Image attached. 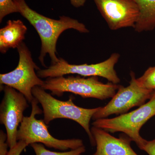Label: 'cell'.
Wrapping results in <instances>:
<instances>
[{
  "label": "cell",
  "instance_id": "3957f363",
  "mask_svg": "<svg viewBox=\"0 0 155 155\" xmlns=\"http://www.w3.org/2000/svg\"><path fill=\"white\" fill-rule=\"evenodd\" d=\"M119 86L110 82L103 83L97 76L85 78L78 75L48 78L41 87L58 97L62 96L64 93L70 92L83 98L104 100L113 97Z\"/></svg>",
  "mask_w": 155,
  "mask_h": 155
},
{
  "label": "cell",
  "instance_id": "8992f818",
  "mask_svg": "<svg viewBox=\"0 0 155 155\" xmlns=\"http://www.w3.org/2000/svg\"><path fill=\"white\" fill-rule=\"evenodd\" d=\"M120 55L117 53L112 54L106 61L96 64H70L62 58L54 64H51L46 69L37 71L40 78H48L63 76L68 74H77L84 77L97 76L106 78L109 82L118 84L120 82L115 69Z\"/></svg>",
  "mask_w": 155,
  "mask_h": 155
},
{
  "label": "cell",
  "instance_id": "ba28073f",
  "mask_svg": "<svg viewBox=\"0 0 155 155\" xmlns=\"http://www.w3.org/2000/svg\"><path fill=\"white\" fill-rule=\"evenodd\" d=\"M131 80L129 85H120L112 100L104 107H100L92 117L94 120L107 118L112 115H122L127 113L131 108L140 107L149 100L154 91L140 87L137 84L135 74L130 73Z\"/></svg>",
  "mask_w": 155,
  "mask_h": 155
},
{
  "label": "cell",
  "instance_id": "5b68a950",
  "mask_svg": "<svg viewBox=\"0 0 155 155\" xmlns=\"http://www.w3.org/2000/svg\"><path fill=\"white\" fill-rule=\"evenodd\" d=\"M38 103L35 97L31 103L30 116H24L19 126L17 141H24L28 146L34 143H41L48 147L64 151L76 149L84 146L83 141L80 139L61 140L53 137L44 120H38L35 118L36 115L41 114L43 112L39 107Z\"/></svg>",
  "mask_w": 155,
  "mask_h": 155
},
{
  "label": "cell",
  "instance_id": "e0dca14e",
  "mask_svg": "<svg viewBox=\"0 0 155 155\" xmlns=\"http://www.w3.org/2000/svg\"><path fill=\"white\" fill-rule=\"evenodd\" d=\"M7 134H5L1 130L0 131V155H8L9 151H8V144L7 142Z\"/></svg>",
  "mask_w": 155,
  "mask_h": 155
},
{
  "label": "cell",
  "instance_id": "4fadbf2b",
  "mask_svg": "<svg viewBox=\"0 0 155 155\" xmlns=\"http://www.w3.org/2000/svg\"><path fill=\"white\" fill-rule=\"evenodd\" d=\"M139 11V17L136 23V32L151 31L155 28V0H133Z\"/></svg>",
  "mask_w": 155,
  "mask_h": 155
},
{
  "label": "cell",
  "instance_id": "7a4b0ae2",
  "mask_svg": "<svg viewBox=\"0 0 155 155\" xmlns=\"http://www.w3.org/2000/svg\"><path fill=\"white\" fill-rule=\"evenodd\" d=\"M32 94L41 104L44 114L43 120L46 125L57 119L73 120L79 124L86 131L91 145L95 146V142L90 127V122L100 107L93 109L81 107L73 103L72 97H70L67 101H60L48 93L41 86L34 87Z\"/></svg>",
  "mask_w": 155,
  "mask_h": 155
},
{
  "label": "cell",
  "instance_id": "8fae6325",
  "mask_svg": "<svg viewBox=\"0 0 155 155\" xmlns=\"http://www.w3.org/2000/svg\"><path fill=\"white\" fill-rule=\"evenodd\" d=\"M91 130L96 146V150L93 155H138L131 147L132 140L127 135L117 138L94 126Z\"/></svg>",
  "mask_w": 155,
  "mask_h": 155
},
{
  "label": "cell",
  "instance_id": "d6986e66",
  "mask_svg": "<svg viewBox=\"0 0 155 155\" xmlns=\"http://www.w3.org/2000/svg\"><path fill=\"white\" fill-rule=\"evenodd\" d=\"M141 150L144 151L149 155H155V138L150 141L146 140Z\"/></svg>",
  "mask_w": 155,
  "mask_h": 155
},
{
  "label": "cell",
  "instance_id": "277c9868",
  "mask_svg": "<svg viewBox=\"0 0 155 155\" xmlns=\"http://www.w3.org/2000/svg\"><path fill=\"white\" fill-rule=\"evenodd\" d=\"M154 116L155 90L149 101L136 110L115 118L97 119L93 122L92 125L111 133L122 132L131 139L141 150L147 140L140 136V129Z\"/></svg>",
  "mask_w": 155,
  "mask_h": 155
},
{
  "label": "cell",
  "instance_id": "ffe728a7",
  "mask_svg": "<svg viewBox=\"0 0 155 155\" xmlns=\"http://www.w3.org/2000/svg\"><path fill=\"white\" fill-rule=\"evenodd\" d=\"M70 2L73 7L78 8L84 6L86 0H70Z\"/></svg>",
  "mask_w": 155,
  "mask_h": 155
},
{
  "label": "cell",
  "instance_id": "ac0fdd59",
  "mask_svg": "<svg viewBox=\"0 0 155 155\" xmlns=\"http://www.w3.org/2000/svg\"><path fill=\"white\" fill-rule=\"evenodd\" d=\"M28 146L24 141H18L15 146L10 149L8 155H20Z\"/></svg>",
  "mask_w": 155,
  "mask_h": 155
},
{
  "label": "cell",
  "instance_id": "30bf717a",
  "mask_svg": "<svg viewBox=\"0 0 155 155\" xmlns=\"http://www.w3.org/2000/svg\"><path fill=\"white\" fill-rule=\"evenodd\" d=\"M111 30L134 28L139 11L133 0H93Z\"/></svg>",
  "mask_w": 155,
  "mask_h": 155
},
{
  "label": "cell",
  "instance_id": "9a60e30c",
  "mask_svg": "<svg viewBox=\"0 0 155 155\" xmlns=\"http://www.w3.org/2000/svg\"><path fill=\"white\" fill-rule=\"evenodd\" d=\"M140 87L149 90H155V66L147 69L141 77L136 79Z\"/></svg>",
  "mask_w": 155,
  "mask_h": 155
},
{
  "label": "cell",
  "instance_id": "7c38bea8",
  "mask_svg": "<svg viewBox=\"0 0 155 155\" xmlns=\"http://www.w3.org/2000/svg\"><path fill=\"white\" fill-rule=\"evenodd\" d=\"M27 28L21 20H9L0 29V51L5 54L11 48H18L25 38Z\"/></svg>",
  "mask_w": 155,
  "mask_h": 155
},
{
  "label": "cell",
  "instance_id": "52a82bcc",
  "mask_svg": "<svg viewBox=\"0 0 155 155\" xmlns=\"http://www.w3.org/2000/svg\"><path fill=\"white\" fill-rule=\"evenodd\" d=\"M17 49L19 54L18 65L13 71L1 74L0 84L18 91L31 103L34 98L32 89L36 86H42L44 81L36 74L35 70L40 69L34 62L31 53L25 44L22 42Z\"/></svg>",
  "mask_w": 155,
  "mask_h": 155
},
{
  "label": "cell",
  "instance_id": "5bb4252c",
  "mask_svg": "<svg viewBox=\"0 0 155 155\" xmlns=\"http://www.w3.org/2000/svg\"><path fill=\"white\" fill-rule=\"evenodd\" d=\"M36 155H81L86 151L84 145L76 149L71 150L69 151H52L46 149L44 145L41 143H34L30 145Z\"/></svg>",
  "mask_w": 155,
  "mask_h": 155
},
{
  "label": "cell",
  "instance_id": "2e32d148",
  "mask_svg": "<svg viewBox=\"0 0 155 155\" xmlns=\"http://www.w3.org/2000/svg\"><path fill=\"white\" fill-rule=\"evenodd\" d=\"M14 13L18 11L13 0H0V22L7 15Z\"/></svg>",
  "mask_w": 155,
  "mask_h": 155
},
{
  "label": "cell",
  "instance_id": "6da1fadb",
  "mask_svg": "<svg viewBox=\"0 0 155 155\" xmlns=\"http://www.w3.org/2000/svg\"><path fill=\"white\" fill-rule=\"evenodd\" d=\"M18 13L30 22L37 31L41 42V51L38 59L45 68V57L48 54L52 64L59 61L56 55V45L59 37L65 30L74 29L81 33H88V29L83 23L67 16L59 17L58 20L51 19L39 14L31 8L25 0H13Z\"/></svg>",
  "mask_w": 155,
  "mask_h": 155
},
{
  "label": "cell",
  "instance_id": "9c48e42d",
  "mask_svg": "<svg viewBox=\"0 0 155 155\" xmlns=\"http://www.w3.org/2000/svg\"><path fill=\"white\" fill-rule=\"evenodd\" d=\"M1 87L4 95L0 105V122L5 127L10 149L18 142V127L24 118V111L28 107V101L24 95L11 87L2 85Z\"/></svg>",
  "mask_w": 155,
  "mask_h": 155
}]
</instances>
